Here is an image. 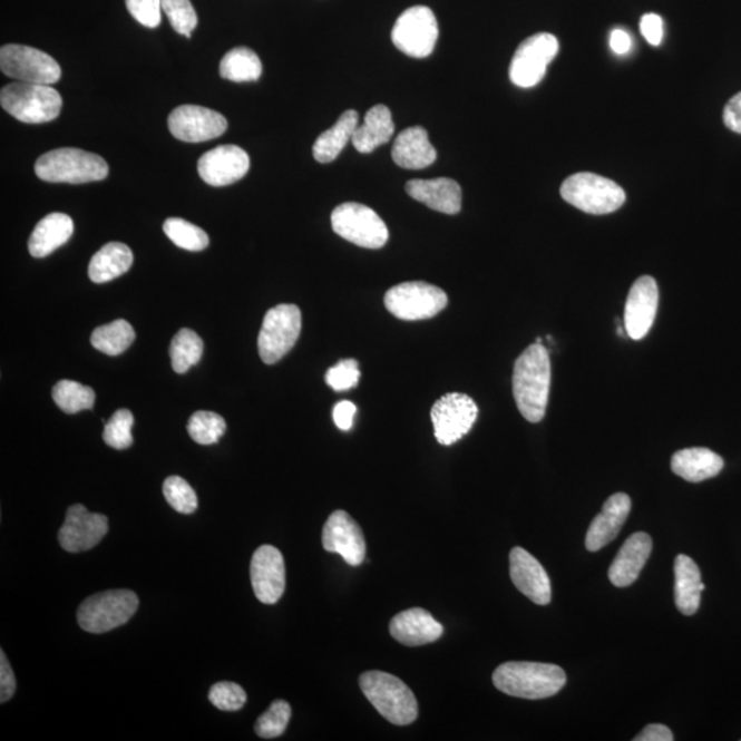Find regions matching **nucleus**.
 Returning <instances> with one entry per match:
<instances>
[{"label": "nucleus", "instance_id": "412c9836", "mask_svg": "<svg viewBox=\"0 0 741 741\" xmlns=\"http://www.w3.org/2000/svg\"><path fill=\"white\" fill-rule=\"evenodd\" d=\"M509 575L517 589L538 606H547L553 598L547 572L535 556L526 549L515 547L509 553Z\"/></svg>", "mask_w": 741, "mask_h": 741}, {"label": "nucleus", "instance_id": "f257e3e1", "mask_svg": "<svg viewBox=\"0 0 741 741\" xmlns=\"http://www.w3.org/2000/svg\"><path fill=\"white\" fill-rule=\"evenodd\" d=\"M550 388V360L543 343H533L515 361L514 399L521 417L538 423L547 412Z\"/></svg>", "mask_w": 741, "mask_h": 741}, {"label": "nucleus", "instance_id": "7ed1b4c3", "mask_svg": "<svg viewBox=\"0 0 741 741\" xmlns=\"http://www.w3.org/2000/svg\"><path fill=\"white\" fill-rule=\"evenodd\" d=\"M35 172L39 179L50 183L85 185L109 175V165L98 154L81 148L62 147L39 157Z\"/></svg>", "mask_w": 741, "mask_h": 741}, {"label": "nucleus", "instance_id": "39448f33", "mask_svg": "<svg viewBox=\"0 0 741 741\" xmlns=\"http://www.w3.org/2000/svg\"><path fill=\"white\" fill-rule=\"evenodd\" d=\"M0 104L9 115L26 124L50 123L62 109L61 94L55 88L22 81L3 87Z\"/></svg>", "mask_w": 741, "mask_h": 741}, {"label": "nucleus", "instance_id": "4c0bfd02", "mask_svg": "<svg viewBox=\"0 0 741 741\" xmlns=\"http://www.w3.org/2000/svg\"><path fill=\"white\" fill-rule=\"evenodd\" d=\"M187 430L189 437L201 445L218 442L227 430V423L216 412L198 411L188 420Z\"/></svg>", "mask_w": 741, "mask_h": 741}, {"label": "nucleus", "instance_id": "3c124183", "mask_svg": "<svg viewBox=\"0 0 741 741\" xmlns=\"http://www.w3.org/2000/svg\"><path fill=\"white\" fill-rule=\"evenodd\" d=\"M634 741H673L674 737L672 731L661 723H651L637 734Z\"/></svg>", "mask_w": 741, "mask_h": 741}, {"label": "nucleus", "instance_id": "dca6fc26", "mask_svg": "<svg viewBox=\"0 0 741 741\" xmlns=\"http://www.w3.org/2000/svg\"><path fill=\"white\" fill-rule=\"evenodd\" d=\"M108 530V518L105 515L92 514L82 504H75L68 508L67 518L58 533V542L67 553H85L97 547Z\"/></svg>", "mask_w": 741, "mask_h": 741}, {"label": "nucleus", "instance_id": "6e6552de", "mask_svg": "<svg viewBox=\"0 0 741 741\" xmlns=\"http://www.w3.org/2000/svg\"><path fill=\"white\" fill-rule=\"evenodd\" d=\"M384 305L391 315L407 322L431 319L448 305V295L440 287L426 282H406L391 287L384 295Z\"/></svg>", "mask_w": 741, "mask_h": 741}, {"label": "nucleus", "instance_id": "72a5a7b5", "mask_svg": "<svg viewBox=\"0 0 741 741\" xmlns=\"http://www.w3.org/2000/svg\"><path fill=\"white\" fill-rule=\"evenodd\" d=\"M135 331L127 320L118 319L100 325L91 334V343L97 351L108 355H118L127 351L135 341Z\"/></svg>", "mask_w": 741, "mask_h": 741}, {"label": "nucleus", "instance_id": "423d86ee", "mask_svg": "<svg viewBox=\"0 0 741 741\" xmlns=\"http://www.w3.org/2000/svg\"><path fill=\"white\" fill-rule=\"evenodd\" d=\"M563 199L589 215H608L625 204L624 188L606 177L581 172L563 183Z\"/></svg>", "mask_w": 741, "mask_h": 741}, {"label": "nucleus", "instance_id": "473e14b6", "mask_svg": "<svg viewBox=\"0 0 741 741\" xmlns=\"http://www.w3.org/2000/svg\"><path fill=\"white\" fill-rule=\"evenodd\" d=\"M263 75V64L252 49L235 47L221 62V76L234 82L257 81Z\"/></svg>", "mask_w": 741, "mask_h": 741}, {"label": "nucleus", "instance_id": "de8ad7c7", "mask_svg": "<svg viewBox=\"0 0 741 741\" xmlns=\"http://www.w3.org/2000/svg\"><path fill=\"white\" fill-rule=\"evenodd\" d=\"M640 31L651 46H660L663 39V21L660 16L650 13L640 21Z\"/></svg>", "mask_w": 741, "mask_h": 741}, {"label": "nucleus", "instance_id": "f704fd0d", "mask_svg": "<svg viewBox=\"0 0 741 741\" xmlns=\"http://www.w3.org/2000/svg\"><path fill=\"white\" fill-rule=\"evenodd\" d=\"M169 354L175 372L186 373L203 358L204 342L195 331L182 329L170 343Z\"/></svg>", "mask_w": 741, "mask_h": 741}, {"label": "nucleus", "instance_id": "0eeeda50", "mask_svg": "<svg viewBox=\"0 0 741 741\" xmlns=\"http://www.w3.org/2000/svg\"><path fill=\"white\" fill-rule=\"evenodd\" d=\"M138 607L139 598L133 591L100 592L80 604L77 621L82 631L106 633L127 624Z\"/></svg>", "mask_w": 741, "mask_h": 741}, {"label": "nucleus", "instance_id": "393cba45", "mask_svg": "<svg viewBox=\"0 0 741 741\" xmlns=\"http://www.w3.org/2000/svg\"><path fill=\"white\" fill-rule=\"evenodd\" d=\"M409 197L429 206L430 209L458 215L461 211V187L458 182L438 177L429 181H409L406 186Z\"/></svg>", "mask_w": 741, "mask_h": 741}, {"label": "nucleus", "instance_id": "2eb2a0df", "mask_svg": "<svg viewBox=\"0 0 741 741\" xmlns=\"http://www.w3.org/2000/svg\"><path fill=\"white\" fill-rule=\"evenodd\" d=\"M170 134L187 144H201L222 136L228 123L221 113L197 105H182L168 118Z\"/></svg>", "mask_w": 741, "mask_h": 741}, {"label": "nucleus", "instance_id": "c756f323", "mask_svg": "<svg viewBox=\"0 0 741 741\" xmlns=\"http://www.w3.org/2000/svg\"><path fill=\"white\" fill-rule=\"evenodd\" d=\"M393 134L394 123L388 106L376 105L365 113L364 123L355 128L352 144L359 153L369 154L388 144Z\"/></svg>", "mask_w": 741, "mask_h": 741}, {"label": "nucleus", "instance_id": "7c9ffc66", "mask_svg": "<svg viewBox=\"0 0 741 741\" xmlns=\"http://www.w3.org/2000/svg\"><path fill=\"white\" fill-rule=\"evenodd\" d=\"M133 263L134 254L127 245L110 242L94 254L90 266H88V276L94 283H108L113 279L126 274Z\"/></svg>", "mask_w": 741, "mask_h": 741}, {"label": "nucleus", "instance_id": "e433bc0d", "mask_svg": "<svg viewBox=\"0 0 741 741\" xmlns=\"http://www.w3.org/2000/svg\"><path fill=\"white\" fill-rule=\"evenodd\" d=\"M164 233L177 247L188 252L205 251L209 246V236L203 228L179 217H170L164 223Z\"/></svg>", "mask_w": 741, "mask_h": 741}, {"label": "nucleus", "instance_id": "a211bd4d", "mask_svg": "<svg viewBox=\"0 0 741 741\" xmlns=\"http://www.w3.org/2000/svg\"><path fill=\"white\" fill-rule=\"evenodd\" d=\"M251 578L254 595L261 603L275 604L286 588V567L281 550L263 545L253 554Z\"/></svg>", "mask_w": 741, "mask_h": 741}, {"label": "nucleus", "instance_id": "cd10ccee", "mask_svg": "<svg viewBox=\"0 0 741 741\" xmlns=\"http://www.w3.org/2000/svg\"><path fill=\"white\" fill-rule=\"evenodd\" d=\"M75 224L65 213H50L35 227L28 242L29 253L37 259L49 256L72 238Z\"/></svg>", "mask_w": 741, "mask_h": 741}, {"label": "nucleus", "instance_id": "603ef678", "mask_svg": "<svg viewBox=\"0 0 741 741\" xmlns=\"http://www.w3.org/2000/svg\"><path fill=\"white\" fill-rule=\"evenodd\" d=\"M610 46L616 56H625L632 49V39L624 29H615L610 38Z\"/></svg>", "mask_w": 741, "mask_h": 741}, {"label": "nucleus", "instance_id": "b1692460", "mask_svg": "<svg viewBox=\"0 0 741 741\" xmlns=\"http://www.w3.org/2000/svg\"><path fill=\"white\" fill-rule=\"evenodd\" d=\"M652 550V538L647 533H634L622 545L613 565L610 566L608 578L614 586L626 588L636 583Z\"/></svg>", "mask_w": 741, "mask_h": 741}, {"label": "nucleus", "instance_id": "4468645a", "mask_svg": "<svg viewBox=\"0 0 741 741\" xmlns=\"http://www.w3.org/2000/svg\"><path fill=\"white\" fill-rule=\"evenodd\" d=\"M478 407L470 396L449 393L431 408V420L437 441L445 447L461 440L477 422Z\"/></svg>", "mask_w": 741, "mask_h": 741}, {"label": "nucleus", "instance_id": "f03ea898", "mask_svg": "<svg viewBox=\"0 0 741 741\" xmlns=\"http://www.w3.org/2000/svg\"><path fill=\"white\" fill-rule=\"evenodd\" d=\"M566 673L550 663L507 662L494 673V684L506 695L530 699L555 696L566 685Z\"/></svg>", "mask_w": 741, "mask_h": 741}, {"label": "nucleus", "instance_id": "1a4fd4ad", "mask_svg": "<svg viewBox=\"0 0 741 741\" xmlns=\"http://www.w3.org/2000/svg\"><path fill=\"white\" fill-rule=\"evenodd\" d=\"M302 328L300 308L281 304L265 313L259 335V353L265 364H275L295 345Z\"/></svg>", "mask_w": 741, "mask_h": 741}, {"label": "nucleus", "instance_id": "09e8293b", "mask_svg": "<svg viewBox=\"0 0 741 741\" xmlns=\"http://www.w3.org/2000/svg\"><path fill=\"white\" fill-rule=\"evenodd\" d=\"M358 408L351 401H341L334 407L333 418L338 429L349 431L353 427V420Z\"/></svg>", "mask_w": 741, "mask_h": 741}, {"label": "nucleus", "instance_id": "6ab92c4d", "mask_svg": "<svg viewBox=\"0 0 741 741\" xmlns=\"http://www.w3.org/2000/svg\"><path fill=\"white\" fill-rule=\"evenodd\" d=\"M323 548L341 555L351 566H360L365 559V538L361 527L345 511L330 515L323 527Z\"/></svg>", "mask_w": 741, "mask_h": 741}, {"label": "nucleus", "instance_id": "f3484780", "mask_svg": "<svg viewBox=\"0 0 741 741\" xmlns=\"http://www.w3.org/2000/svg\"><path fill=\"white\" fill-rule=\"evenodd\" d=\"M251 168L248 154L240 146H217L198 162V174L206 185L224 187L243 179Z\"/></svg>", "mask_w": 741, "mask_h": 741}, {"label": "nucleus", "instance_id": "bb28decb", "mask_svg": "<svg viewBox=\"0 0 741 741\" xmlns=\"http://www.w3.org/2000/svg\"><path fill=\"white\" fill-rule=\"evenodd\" d=\"M674 575L675 607L686 616L696 614L704 591L701 571L690 556L679 555L674 562Z\"/></svg>", "mask_w": 741, "mask_h": 741}, {"label": "nucleus", "instance_id": "9b49d317", "mask_svg": "<svg viewBox=\"0 0 741 741\" xmlns=\"http://www.w3.org/2000/svg\"><path fill=\"white\" fill-rule=\"evenodd\" d=\"M0 69L17 81L52 86L62 70L55 58L33 47L8 45L0 49Z\"/></svg>", "mask_w": 741, "mask_h": 741}, {"label": "nucleus", "instance_id": "9d476101", "mask_svg": "<svg viewBox=\"0 0 741 741\" xmlns=\"http://www.w3.org/2000/svg\"><path fill=\"white\" fill-rule=\"evenodd\" d=\"M331 224L337 235L360 247L381 248L389 240L387 224L365 205L347 203L337 206Z\"/></svg>", "mask_w": 741, "mask_h": 741}, {"label": "nucleus", "instance_id": "79ce46f5", "mask_svg": "<svg viewBox=\"0 0 741 741\" xmlns=\"http://www.w3.org/2000/svg\"><path fill=\"white\" fill-rule=\"evenodd\" d=\"M162 6L172 28L183 37L192 38V33L198 23L193 3L189 0H162Z\"/></svg>", "mask_w": 741, "mask_h": 741}, {"label": "nucleus", "instance_id": "a878e982", "mask_svg": "<svg viewBox=\"0 0 741 741\" xmlns=\"http://www.w3.org/2000/svg\"><path fill=\"white\" fill-rule=\"evenodd\" d=\"M393 162L404 169H425L436 163V147L430 144L429 134L422 127L402 130L391 148Z\"/></svg>", "mask_w": 741, "mask_h": 741}, {"label": "nucleus", "instance_id": "49530a36", "mask_svg": "<svg viewBox=\"0 0 741 741\" xmlns=\"http://www.w3.org/2000/svg\"><path fill=\"white\" fill-rule=\"evenodd\" d=\"M17 683L8 657L4 652H0V702L6 703L13 698Z\"/></svg>", "mask_w": 741, "mask_h": 741}, {"label": "nucleus", "instance_id": "ddd939ff", "mask_svg": "<svg viewBox=\"0 0 741 741\" xmlns=\"http://www.w3.org/2000/svg\"><path fill=\"white\" fill-rule=\"evenodd\" d=\"M559 52V41L550 33H537L521 41L509 67V79L515 86L530 88L547 74L548 65Z\"/></svg>", "mask_w": 741, "mask_h": 741}, {"label": "nucleus", "instance_id": "20e7f679", "mask_svg": "<svg viewBox=\"0 0 741 741\" xmlns=\"http://www.w3.org/2000/svg\"><path fill=\"white\" fill-rule=\"evenodd\" d=\"M361 691L378 713L394 725H409L417 721V698L396 675L383 672H367L360 677Z\"/></svg>", "mask_w": 741, "mask_h": 741}, {"label": "nucleus", "instance_id": "c03bdc74", "mask_svg": "<svg viewBox=\"0 0 741 741\" xmlns=\"http://www.w3.org/2000/svg\"><path fill=\"white\" fill-rule=\"evenodd\" d=\"M359 363L354 359L341 360L325 373V383L335 391H347L358 387Z\"/></svg>", "mask_w": 741, "mask_h": 741}, {"label": "nucleus", "instance_id": "aec40b11", "mask_svg": "<svg viewBox=\"0 0 741 741\" xmlns=\"http://www.w3.org/2000/svg\"><path fill=\"white\" fill-rule=\"evenodd\" d=\"M660 289L654 277L642 276L633 283L625 306V330L632 340H643L655 322Z\"/></svg>", "mask_w": 741, "mask_h": 741}, {"label": "nucleus", "instance_id": "c85d7f7f", "mask_svg": "<svg viewBox=\"0 0 741 741\" xmlns=\"http://www.w3.org/2000/svg\"><path fill=\"white\" fill-rule=\"evenodd\" d=\"M723 459L708 448H686L675 452L672 458V470L688 482H703L714 478L722 471Z\"/></svg>", "mask_w": 741, "mask_h": 741}, {"label": "nucleus", "instance_id": "a19ab883", "mask_svg": "<svg viewBox=\"0 0 741 741\" xmlns=\"http://www.w3.org/2000/svg\"><path fill=\"white\" fill-rule=\"evenodd\" d=\"M163 491L169 506L177 513L189 515L197 511L198 497L186 479L176 476L165 479Z\"/></svg>", "mask_w": 741, "mask_h": 741}, {"label": "nucleus", "instance_id": "4be33fe9", "mask_svg": "<svg viewBox=\"0 0 741 741\" xmlns=\"http://www.w3.org/2000/svg\"><path fill=\"white\" fill-rule=\"evenodd\" d=\"M632 508L631 497L625 494H615L604 503L602 513L592 520L586 533L585 547L589 553H597L620 535L622 526L630 517Z\"/></svg>", "mask_w": 741, "mask_h": 741}, {"label": "nucleus", "instance_id": "37998d69", "mask_svg": "<svg viewBox=\"0 0 741 741\" xmlns=\"http://www.w3.org/2000/svg\"><path fill=\"white\" fill-rule=\"evenodd\" d=\"M209 701L222 711H238L247 701L243 688L230 681H222L211 688Z\"/></svg>", "mask_w": 741, "mask_h": 741}, {"label": "nucleus", "instance_id": "f8f14e48", "mask_svg": "<svg viewBox=\"0 0 741 741\" xmlns=\"http://www.w3.org/2000/svg\"><path fill=\"white\" fill-rule=\"evenodd\" d=\"M438 22L426 6H413L396 21L391 40L401 52L412 58H427L435 51Z\"/></svg>", "mask_w": 741, "mask_h": 741}, {"label": "nucleus", "instance_id": "a18cd8bd", "mask_svg": "<svg viewBox=\"0 0 741 741\" xmlns=\"http://www.w3.org/2000/svg\"><path fill=\"white\" fill-rule=\"evenodd\" d=\"M129 14L146 28L162 23V0H126Z\"/></svg>", "mask_w": 741, "mask_h": 741}, {"label": "nucleus", "instance_id": "2f4dec72", "mask_svg": "<svg viewBox=\"0 0 741 741\" xmlns=\"http://www.w3.org/2000/svg\"><path fill=\"white\" fill-rule=\"evenodd\" d=\"M359 127V113L347 110L333 127L325 130L313 145V157L320 164L333 163L349 142H352L354 130Z\"/></svg>", "mask_w": 741, "mask_h": 741}, {"label": "nucleus", "instance_id": "5701e85b", "mask_svg": "<svg viewBox=\"0 0 741 741\" xmlns=\"http://www.w3.org/2000/svg\"><path fill=\"white\" fill-rule=\"evenodd\" d=\"M389 630L391 637L408 647L435 643L443 633L440 622L425 608H411L397 614Z\"/></svg>", "mask_w": 741, "mask_h": 741}, {"label": "nucleus", "instance_id": "58836bf2", "mask_svg": "<svg viewBox=\"0 0 741 741\" xmlns=\"http://www.w3.org/2000/svg\"><path fill=\"white\" fill-rule=\"evenodd\" d=\"M292 719V708L284 701H275L256 722L254 731L261 739L282 737Z\"/></svg>", "mask_w": 741, "mask_h": 741}, {"label": "nucleus", "instance_id": "8fccbe9b", "mask_svg": "<svg viewBox=\"0 0 741 741\" xmlns=\"http://www.w3.org/2000/svg\"><path fill=\"white\" fill-rule=\"evenodd\" d=\"M723 123L733 133L741 134V92L734 95L723 109Z\"/></svg>", "mask_w": 741, "mask_h": 741}, {"label": "nucleus", "instance_id": "ea45409f", "mask_svg": "<svg viewBox=\"0 0 741 741\" xmlns=\"http://www.w3.org/2000/svg\"><path fill=\"white\" fill-rule=\"evenodd\" d=\"M134 415L129 409H118L105 425L104 441L110 448L128 449L134 443Z\"/></svg>", "mask_w": 741, "mask_h": 741}, {"label": "nucleus", "instance_id": "c9c22d12", "mask_svg": "<svg viewBox=\"0 0 741 741\" xmlns=\"http://www.w3.org/2000/svg\"><path fill=\"white\" fill-rule=\"evenodd\" d=\"M52 400L65 413L74 415L95 404V391L79 382L64 379L52 389Z\"/></svg>", "mask_w": 741, "mask_h": 741}]
</instances>
